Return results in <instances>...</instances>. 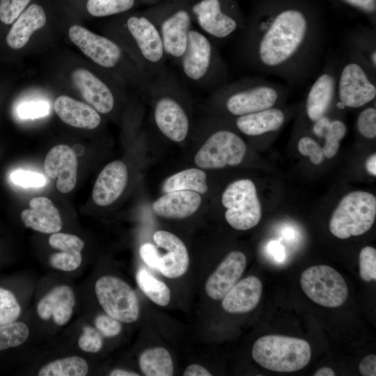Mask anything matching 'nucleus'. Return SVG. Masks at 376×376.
<instances>
[{
	"label": "nucleus",
	"mask_w": 376,
	"mask_h": 376,
	"mask_svg": "<svg viewBox=\"0 0 376 376\" xmlns=\"http://www.w3.org/2000/svg\"><path fill=\"white\" fill-rule=\"evenodd\" d=\"M81 260V254L79 251H61L52 254L49 258V263L54 268L65 272L77 269Z\"/></svg>",
	"instance_id": "obj_40"
},
{
	"label": "nucleus",
	"mask_w": 376,
	"mask_h": 376,
	"mask_svg": "<svg viewBox=\"0 0 376 376\" xmlns=\"http://www.w3.org/2000/svg\"><path fill=\"white\" fill-rule=\"evenodd\" d=\"M253 65L290 86L304 84L318 70L323 58L324 30L300 8L266 10L249 30Z\"/></svg>",
	"instance_id": "obj_1"
},
{
	"label": "nucleus",
	"mask_w": 376,
	"mask_h": 376,
	"mask_svg": "<svg viewBox=\"0 0 376 376\" xmlns=\"http://www.w3.org/2000/svg\"><path fill=\"white\" fill-rule=\"evenodd\" d=\"M142 260L150 267L157 269L159 266V252L152 244H143L139 250Z\"/></svg>",
	"instance_id": "obj_48"
},
{
	"label": "nucleus",
	"mask_w": 376,
	"mask_h": 376,
	"mask_svg": "<svg viewBox=\"0 0 376 376\" xmlns=\"http://www.w3.org/2000/svg\"><path fill=\"white\" fill-rule=\"evenodd\" d=\"M336 97L338 109H357L375 100L376 72L350 49L338 61Z\"/></svg>",
	"instance_id": "obj_2"
},
{
	"label": "nucleus",
	"mask_w": 376,
	"mask_h": 376,
	"mask_svg": "<svg viewBox=\"0 0 376 376\" xmlns=\"http://www.w3.org/2000/svg\"><path fill=\"white\" fill-rule=\"evenodd\" d=\"M153 240L159 252L157 270L171 279L182 276L187 271L189 263L188 252L182 241L165 230L155 232Z\"/></svg>",
	"instance_id": "obj_12"
},
{
	"label": "nucleus",
	"mask_w": 376,
	"mask_h": 376,
	"mask_svg": "<svg viewBox=\"0 0 376 376\" xmlns=\"http://www.w3.org/2000/svg\"><path fill=\"white\" fill-rule=\"evenodd\" d=\"M246 265L245 255L238 251H232L218 265L207 279L205 290L214 300H220L236 284Z\"/></svg>",
	"instance_id": "obj_14"
},
{
	"label": "nucleus",
	"mask_w": 376,
	"mask_h": 376,
	"mask_svg": "<svg viewBox=\"0 0 376 376\" xmlns=\"http://www.w3.org/2000/svg\"><path fill=\"white\" fill-rule=\"evenodd\" d=\"M221 202L226 208V221L236 230L253 228L260 221L261 205L256 186L249 179L238 180L230 183L222 194Z\"/></svg>",
	"instance_id": "obj_5"
},
{
	"label": "nucleus",
	"mask_w": 376,
	"mask_h": 376,
	"mask_svg": "<svg viewBox=\"0 0 376 376\" xmlns=\"http://www.w3.org/2000/svg\"><path fill=\"white\" fill-rule=\"evenodd\" d=\"M134 0H88V12L95 17H104L122 13L130 9Z\"/></svg>",
	"instance_id": "obj_36"
},
{
	"label": "nucleus",
	"mask_w": 376,
	"mask_h": 376,
	"mask_svg": "<svg viewBox=\"0 0 376 376\" xmlns=\"http://www.w3.org/2000/svg\"><path fill=\"white\" fill-rule=\"evenodd\" d=\"M184 376H211L212 374L203 366L198 364H191L187 367L183 373Z\"/></svg>",
	"instance_id": "obj_52"
},
{
	"label": "nucleus",
	"mask_w": 376,
	"mask_h": 376,
	"mask_svg": "<svg viewBox=\"0 0 376 376\" xmlns=\"http://www.w3.org/2000/svg\"><path fill=\"white\" fill-rule=\"evenodd\" d=\"M246 151L244 141L228 130L212 134L194 157L196 164L205 169H221L240 164Z\"/></svg>",
	"instance_id": "obj_9"
},
{
	"label": "nucleus",
	"mask_w": 376,
	"mask_h": 376,
	"mask_svg": "<svg viewBox=\"0 0 376 376\" xmlns=\"http://www.w3.org/2000/svg\"><path fill=\"white\" fill-rule=\"evenodd\" d=\"M268 250L276 261L283 262L285 260L284 247L278 241L270 242L268 244Z\"/></svg>",
	"instance_id": "obj_51"
},
{
	"label": "nucleus",
	"mask_w": 376,
	"mask_h": 376,
	"mask_svg": "<svg viewBox=\"0 0 376 376\" xmlns=\"http://www.w3.org/2000/svg\"><path fill=\"white\" fill-rule=\"evenodd\" d=\"M346 3L359 9L363 13L375 16L376 0H343Z\"/></svg>",
	"instance_id": "obj_49"
},
{
	"label": "nucleus",
	"mask_w": 376,
	"mask_h": 376,
	"mask_svg": "<svg viewBox=\"0 0 376 376\" xmlns=\"http://www.w3.org/2000/svg\"><path fill=\"white\" fill-rule=\"evenodd\" d=\"M233 91L226 107L234 116H242L276 107L285 98L290 86L271 80L257 79Z\"/></svg>",
	"instance_id": "obj_6"
},
{
	"label": "nucleus",
	"mask_w": 376,
	"mask_h": 376,
	"mask_svg": "<svg viewBox=\"0 0 376 376\" xmlns=\"http://www.w3.org/2000/svg\"><path fill=\"white\" fill-rule=\"evenodd\" d=\"M359 274L362 280L370 282L376 280V250L367 246L359 253Z\"/></svg>",
	"instance_id": "obj_38"
},
{
	"label": "nucleus",
	"mask_w": 376,
	"mask_h": 376,
	"mask_svg": "<svg viewBox=\"0 0 376 376\" xmlns=\"http://www.w3.org/2000/svg\"><path fill=\"white\" fill-rule=\"evenodd\" d=\"M314 376H334L335 372L329 367H322L318 369L313 375Z\"/></svg>",
	"instance_id": "obj_55"
},
{
	"label": "nucleus",
	"mask_w": 376,
	"mask_h": 376,
	"mask_svg": "<svg viewBox=\"0 0 376 376\" xmlns=\"http://www.w3.org/2000/svg\"><path fill=\"white\" fill-rule=\"evenodd\" d=\"M20 313L21 307L14 294L0 287V325L15 322Z\"/></svg>",
	"instance_id": "obj_37"
},
{
	"label": "nucleus",
	"mask_w": 376,
	"mask_h": 376,
	"mask_svg": "<svg viewBox=\"0 0 376 376\" xmlns=\"http://www.w3.org/2000/svg\"><path fill=\"white\" fill-rule=\"evenodd\" d=\"M31 0H0V20L10 24L24 11Z\"/></svg>",
	"instance_id": "obj_42"
},
{
	"label": "nucleus",
	"mask_w": 376,
	"mask_h": 376,
	"mask_svg": "<svg viewBox=\"0 0 376 376\" xmlns=\"http://www.w3.org/2000/svg\"><path fill=\"white\" fill-rule=\"evenodd\" d=\"M139 367L146 376H171L173 373L171 357L161 347L146 350L139 357Z\"/></svg>",
	"instance_id": "obj_32"
},
{
	"label": "nucleus",
	"mask_w": 376,
	"mask_h": 376,
	"mask_svg": "<svg viewBox=\"0 0 376 376\" xmlns=\"http://www.w3.org/2000/svg\"><path fill=\"white\" fill-rule=\"evenodd\" d=\"M286 114L283 109L273 107L238 116L235 124L243 134L256 136L279 130L284 125Z\"/></svg>",
	"instance_id": "obj_25"
},
{
	"label": "nucleus",
	"mask_w": 376,
	"mask_h": 376,
	"mask_svg": "<svg viewBox=\"0 0 376 376\" xmlns=\"http://www.w3.org/2000/svg\"><path fill=\"white\" fill-rule=\"evenodd\" d=\"M262 292L263 285L259 279L254 276L246 277L238 281L224 297L222 308L233 314L248 313L257 306Z\"/></svg>",
	"instance_id": "obj_19"
},
{
	"label": "nucleus",
	"mask_w": 376,
	"mask_h": 376,
	"mask_svg": "<svg viewBox=\"0 0 376 376\" xmlns=\"http://www.w3.org/2000/svg\"><path fill=\"white\" fill-rule=\"evenodd\" d=\"M88 371L87 362L73 356L52 361L39 370V376H85Z\"/></svg>",
	"instance_id": "obj_33"
},
{
	"label": "nucleus",
	"mask_w": 376,
	"mask_h": 376,
	"mask_svg": "<svg viewBox=\"0 0 376 376\" xmlns=\"http://www.w3.org/2000/svg\"><path fill=\"white\" fill-rule=\"evenodd\" d=\"M78 344L79 347L88 352H99L103 344L101 334L91 327H85L83 334L80 336Z\"/></svg>",
	"instance_id": "obj_44"
},
{
	"label": "nucleus",
	"mask_w": 376,
	"mask_h": 376,
	"mask_svg": "<svg viewBox=\"0 0 376 376\" xmlns=\"http://www.w3.org/2000/svg\"><path fill=\"white\" fill-rule=\"evenodd\" d=\"M110 376H139L138 373L125 370L123 369H115L109 373Z\"/></svg>",
	"instance_id": "obj_54"
},
{
	"label": "nucleus",
	"mask_w": 376,
	"mask_h": 376,
	"mask_svg": "<svg viewBox=\"0 0 376 376\" xmlns=\"http://www.w3.org/2000/svg\"><path fill=\"white\" fill-rule=\"evenodd\" d=\"M74 84L84 99L102 113L111 111L114 105L113 94L107 86L86 69H77L72 75Z\"/></svg>",
	"instance_id": "obj_17"
},
{
	"label": "nucleus",
	"mask_w": 376,
	"mask_h": 376,
	"mask_svg": "<svg viewBox=\"0 0 376 376\" xmlns=\"http://www.w3.org/2000/svg\"><path fill=\"white\" fill-rule=\"evenodd\" d=\"M338 68L337 59H327L322 70L309 88L305 111L308 118L313 123L327 116L336 98Z\"/></svg>",
	"instance_id": "obj_10"
},
{
	"label": "nucleus",
	"mask_w": 376,
	"mask_h": 376,
	"mask_svg": "<svg viewBox=\"0 0 376 376\" xmlns=\"http://www.w3.org/2000/svg\"><path fill=\"white\" fill-rule=\"evenodd\" d=\"M184 54L182 62L186 75L194 80L203 77L207 71L212 56L209 40L198 31H189Z\"/></svg>",
	"instance_id": "obj_24"
},
{
	"label": "nucleus",
	"mask_w": 376,
	"mask_h": 376,
	"mask_svg": "<svg viewBox=\"0 0 376 376\" xmlns=\"http://www.w3.org/2000/svg\"><path fill=\"white\" fill-rule=\"evenodd\" d=\"M298 150L302 155L308 156L313 164H320L324 160L322 148L310 136H304L299 139Z\"/></svg>",
	"instance_id": "obj_46"
},
{
	"label": "nucleus",
	"mask_w": 376,
	"mask_h": 376,
	"mask_svg": "<svg viewBox=\"0 0 376 376\" xmlns=\"http://www.w3.org/2000/svg\"><path fill=\"white\" fill-rule=\"evenodd\" d=\"M156 124L161 132L175 142L183 141L188 133L189 121L183 109L171 98H162L155 110Z\"/></svg>",
	"instance_id": "obj_20"
},
{
	"label": "nucleus",
	"mask_w": 376,
	"mask_h": 376,
	"mask_svg": "<svg viewBox=\"0 0 376 376\" xmlns=\"http://www.w3.org/2000/svg\"><path fill=\"white\" fill-rule=\"evenodd\" d=\"M283 235H285V237L288 239L289 238H291L292 236L293 235V231L291 230V229H288L285 231V233H283Z\"/></svg>",
	"instance_id": "obj_56"
},
{
	"label": "nucleus",
	"mask_w": 376,
	"mask_h": 376,
	"mask_svg": "<svg viewBox=\"0 0 376 376\" xmlns=\"http://www.w3.org/2000/svg\"><path fill=\"white\" fill-rule=\"evenodd\" d=\"M54 108L59 118L72 127L93 130L100 123V116L95 109L66 95L58 97Z\"/></svg>",
	"instance_id": "obj_23"
},
{
	"label": "nucleus",
	"mask_w": 376,
	"mask_h": 376,
	"mask_svg": "<svg viewBox=\"0 0 376 376\" xmlns=\"http://www.w3.org/2000/svg\"><path fill=\"white\" fill-rule=\"evenodd\" d=\"M252 357L263 368L275 372L290 373L304 368L309 363L311 349L304 339L267 335L253 344Z\"/></svg>",
	"instance_id": "obj_3"
},
{
	"label": "nucleus",
	"mask_w": 376,
	"mask_h": 376,
	"mask_svg": "<svg viewBox=\"0 0 376 376\" xmlns=\"http://www.w3.org/2000/svg\"><path fill=\"white\" fill-rule=\"evenodd\" d=\"M46 22L43 8L32 4L17 18L6 36V43L14 49L22 48L34 31L42 28Z\"/></svg>",
	"instance_id": "obj_27"
},
{
	"label": "nucleus",
	"mask_w": 376,
	"mask_h": 376,
	"mask_svg": "<svg viewBox=\"0 0 376 376\" xmlns=\"http://www.w3.org/2000/svg\"><path fill=\"white\" fill-rule=\"evenodd\" d=\"M201 198L192 191H175L166 193L152 204L153 212L159 217L181 219L193 214L199 207Z\"/></svg>",
	"instance_id": "obj_21"
},
{
	"label": "nucleus",
	"mask_w": 376,
	"mask_h": 376,
	"mask_svg": "<svg viewBox=\"0 0 376 376\" xmlns=\"http://www.w3.org/2000/svg\"><path fill=\"white\" fill-rule=\"evenodd\" d=\"M136 280L139 287L152 301L161 306L168 305L171 292L166 283L155 278L144 268L137 271Z\"/></svg>",
	"instance_id": "obj_34"
},
{
	"label": "nucleus",
	"mask_w": 376,
	"mask_h": 376,
	"mask_svg": "<svg viewBox=\"0 0 376 376\" xmlns=\"http://www.w3.org/2000/svg\"><path fill=\"white\" fill-rule=\"evenodd\" d=\"M366 170L372 175H376V155L372 154L366 162Z\"/></svg>",
	"instance_id": "obj_53"
},
{
	"label": "nucleus",
	"mask_w": 376,
	"mask_h": 376,
	"mask_svg": "<svg viewBox=\"0 0 376 376\" xmlns=\"http://www.w3.org/2000/svg\"><path fill=\"white\" fill-rule=\"evenodd\" d=\"M14 184L23 187H40L45 185L46 179L40 173L24 170H17L10 174Z\"/></svg>",
	"instance_id": "obj_45"
},
{
	"label": "nucleus",
	"mask_w": 376,
	"mask_h": 376,
	"mask_svg": "<svg viewBox=\"0 0 376 376\" xmlns=\"http://www.w3.org/2000/svg\"><path fill=\"white\" fill-rule=\"evenodd\" d=\"M300 285L311 301L327 308L340 306L348 295L343 277L328 265H315L305 269L300 276Z\"/></svg>",
	"instance_id": "obj_7"
},
{
	"label": "nucleus",
	"mask_w": 376,
	"mask_h": 376,
	"mask_svg": "<svg viewBox=\"0 0 376 376\" xmlns=\"http://www.w3.org/2000/svg\"><path fill=\"white\" fill-rule=\"evenodd\" d=\"M359 369L363 376L376 375V356L370 354L365 357L359 363Z\"/></svg>",
	"instance_id": "obj_50"
},
{
	"label": "nucleus",
	"mask_w": 376,
	"mask_h": 376,
	"mask_svg": "<svg viewBox=\"0 0 376 376\" xmlns=\"http://www.w3.org/2000/svg\"><path fill=\"white\" fill-rule=\"evenodd\" d=\"M96 329L105 337H113L121 331L120 322L107 314H100L95 320Z\"/></svg>",
	"instance_id": "obj_47"
},
{
	"label": "nucleus",
	"mask_w": 376,
	"mask_h": 376,
	"mask_svg": "<svg viewBox=\"0 0 376 376\" xmlns=\"http://www.w3.org/2000/svg\"><path fill=\"white\" fill-rule=\"evenodd\" d=\"M347 49L361 56L376 72V30L360 28L350 31L346 36Z\"/></svg>",
	"instance_id": "obj_31"
},
{
	"label": "nucleus",
	"mask_w": 376,
	"mask_h": 376,
	"mask_svg": "<svg viewBox=\"0 0 376 376\" xmlns=\"http://www.w3.org/2000/svg\"><path fill=\"white\" fill-rule=\"evenodd\" d=\"M49 245L61 251H79L84 246V241L79 237L68 233H52L49 238Z\"/></svg>",
	"instance_id": "obj_39"
},
{
	"label": "nucleus",
	"mask_w": 376,
	"mask_h": 376,
	"mask_svg": "<svg viewBox=\"0 0 376 376\" xmlns=\"http://www.w3.org/2000/svg\"><path fill=\"white\" fill-rule=\"evenodd\" d=\"M97 298L104 312L122 322H135L139 304L134 290L122 279L112 276L100 277L95 283Z\"/></svg>",
	"instance_id": "obj_8"
},
{
	"label": "nucleus",
	"mask_w": 376,
	"mask_h": 376,
	"mask_svg": "<svg viewBox=\"0 0 376 376\" xmlns=\"http://www.w3.org/2000/svg\"><path fill=\"white\" fill-rule=\"evenodd\" d=\"M180 190L206 193L207 185L205 173L198 169H188L169 177L163 183L162 191L164 194Z\"/></svg>",
	"instance_id": "obj_30"
},
{
	"label": "nucleus",
	"mask_w": 376,
	"mask_h": 376,
	"mask_svg": "<svg viewBox=\"0 0 376 376\" xmlns=\"http://www.w3.org/2000/svg\"><path fill=\"white\" fill-rule=\"evenodd\" d=\"M29 335L28 327L22 322L0 325V351L22 345Z\"/></svg>",
	"instance_id": "obj_35"
},
{
	"label": "nucleus",
	"mask_w": 376,
	"mask_h": 376,
	"mask_svg": "<svg viewBox=\"0 0 376 376\" xmlns=\"http://www.w3.org/2000/svg\"><path fill=\"white\" fill-rule=\"evenodd\" d=\"M359 132L364 137L374 139L376 136V109L368 107L362 110L357 119Z\"/></svg>",
	"instance_id": "obj_41"
},
{
	"label": "nucleus",
	"mask_w": 376,
	"mask_h": 376,
	"mask_svg": "<svg viewBox=\"0 0 376 376\" xmlns=\"http://www.w3.org/2000/svg\"><path fill=\"white\" fill-rule=\"evenodd\" d=\"M312 130L316 136L325 139L322 148L324 157L328 159L334 157L339 149L340 141L346 134L345 123L324 116L314 123Z\"/></svg>",
	"instance_id": "obj_29"
},
{
	"label": "nucleus",
	"mask_w": 376,
	"mask_h": 376,
	"mask_svg": "<svg viewBox=\"0 0 376 376\" xmlns=\"http://www.w3.org/2000/svg\"><path fill=\"white\" fill-rule=\"evenodd\" d=\"M190 18L185 10H179L166 19L162 26L164 49L174 57H180L185 54Z\"/></svg>",
	"instance_id": "obj_28"
},
{
	"label": "nucleus",
	"mask_w": 376,
	"mask_h": 376,
	"mask_svg": "<svg viewBox=\"0 0 376 376\" xmlns=\"http://www.w3.org/2000/svg\"><path fill=\"white\" fill-rule=\"evenodd\" d=\"M126 165L116 160L108 164L99 174L93 189V200L99 206L112 204L123 193L127 182Z\"/></svg>",
	"instance_id": "obj_15"
},
{
	"label": "nucleus",
	"mask_w": 376,
	"mask_h": 376,
	"mask_svg": "<svg viewBox=\"0 0 376 376\" xmlns=\"http://www.w3.org/2000/svg\"><path fill=\"white\" fill-rule=\"evenodd\" d=\"M68 34L84 54L101 66L112 68L121 56V50L115 42L81 26L72 25Z\"/></svg>",
	"instance_id": "obj_11"
},
{
	"label": "nucleus",
	"mask_w": 376,
	"mask_h": 376,
	"mask_svg": "<svg viewBox=\"0 0 376 376\" xmlns=\"http://www.w3.org/2000/svg\"><path fill=\"white\" fill-rule=\"evenodd\" d=\"M49 105L45 101H29L19 104L17 112L22 119H34L47 116Z\"/></svg>",
	"instance_id": "obj_43"
},
{
	"label": "nucleus",
	"mask_w": 376,
	"mask_h": 376,
	"mask_svg": "<svg viewBox=\"0 0 376 376\" xmlns=\"http://www.w3.org/2000/svg\"><path fill=\"white\" fill-rule=\"evenodd\" d=\"M376 217V198L366 191H356L345 196L334 210L329 230L339 239L359 236L368 231Z\"/></svg>",
	"instance_id": "obj_4"
},
{
	"label": "nucleus",
	"mask_w": 376,
	"mask_h": 376,
	"mask_svg": "<svg viewBox=\"0 0 376 376\" xmlns=\"http://www.w3.org/2000/svg\"><path fill=\"white\" fill-rule=\"evenodd\" d=\"M193 11L201 28L216 38H226L237 29L238 22L222 11L219 0H202L194 6Z\"/></svg>",
	"instance_id": "obj_16"
},
{
	"label": "nucleus",
	"mask_w": 376,
	"mask_h": 376,
	"mask_svg": "<svg viewBox=\"0 0 376 376\" xmlns=\"http://www.w3.org/2000/svg\"><path fill=\"white\" fill-rule=\"evenodd\" d=\"M77 165L74 150L67 145L59 144L53 147L46 155L44 170L48 177L56 181L58 190L66 194L76 185Z\"/></svg>",
	"instance_id": "obj_13"
},
{
	"label": "nucleus",
	"mask_w": 376,
	"mask_h": 376,
	"mask_svg": "<svg viewBox=\"0 0 376 376\" xmlns=\"http://www.w3.org/2000/svg\"><path fill=\"white\" fill-rule=\"evenodd\" d=\"M24 224L34 230L55 233L62 228L59 212L50 199L45 196L35 197L29 201V208L21 212Z\"/></svg>",
	"instance_id": "obj_18"
},
{
	"label": "nucleus",
	"mask_w": 376,
	"mask_h": 376,
	"mask_svg": "<svg viewBox=\"0 0 376 376\" xmlns=\"http://www.w3.org/2000/svg\"><path fill=\"white\" fill-rule=\"evenodd\" d=\"M127 24L143 56L153 63L159 61L164 47L162 38L153 24L143 17H131Z\"/></svg>",
	"instance_id": "obj_26"
},
{
	"label": "nucleus",
	"mask_w": 376,
	"mask_h": 376,
	"mask_svg": "<svg viewBox=\"0 0 376 376\" xmlns=\"http://www.w3.org/2000/svg\"><path fill=\"white\" fill-rule=\"evenodd\" d=\"M75 298L73 290L68 285H59L52 289L39 301L37 312L45 320L52 317L58 325L66 324L70 319Z\"/></svg>",
	"instance_id": "obj_22"
}]
</instances>
